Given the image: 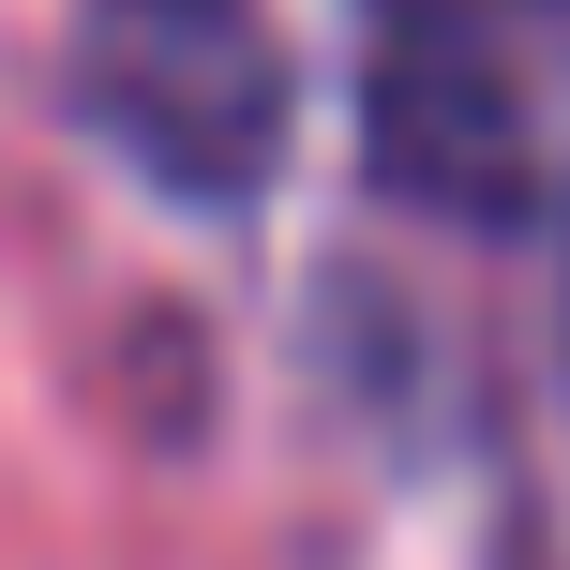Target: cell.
<instances>
[{"instance_id": "cell-1", "label": "cell", "mask_w": 570, "mask_h": 570, "mask_svg": "<svg viewBox=\"0 0 570 570\" xmlns=\"http://www.w3.org/2000/svg\"><path fill=\"white\" fill-rule=\"evenodd\" d=\"M76 120L136 180L226 210L285 166L301 76H285V30L256 0H90L76 16Z\"/></svg>"}]
</instances>
